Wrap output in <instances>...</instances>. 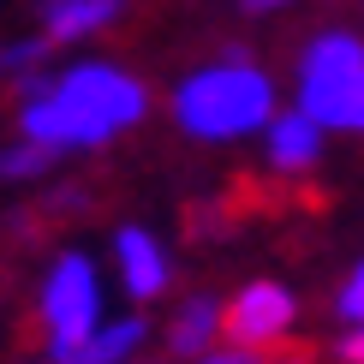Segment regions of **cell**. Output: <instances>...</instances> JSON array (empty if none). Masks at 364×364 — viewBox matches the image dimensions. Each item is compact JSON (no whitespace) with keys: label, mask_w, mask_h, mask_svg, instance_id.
I'll return each instance as SVG.
<instances>
[{"label":"cell","mask_w":364,"mask_h":364,"mask_svg":"<svg viewBox=\"0 0 364 364\" xmlns=\"http://www.w3.org/2000/svg\"><path fill=\"white\" fill-rule=\"evenodd\" d=\"M251 12H275V6H287V0H245Z\"/></svg>","instance_id":"obj_16"},{"label":"cell","mask_w":364,"mask_h":364,"mask_svg":"<svg viewBox=\"0 0 364 364\" xmlns=\"http://www.w3.org/2000/svg\"><path fill=\"white\" fill-rule=\"evenodd\" d=\"M197 364H257L245 346H227V353H209V358H197Z\"/></svg>","instance_id":"obj_15"},{"label":"cell","mask_w":364,"mask_h":364,"mask_svg":"<svg viewBox=\"0 0 364 364\" xmlns=\"http://www.w3.org/2000/svg\"><path fill=\"white\" fill-rule=\"evenodd\" d=\"M144 341H149L144 316H114V323H102L96 335L78 346V358H72V364H132Z\"/></svg>","instance_id":"obj_10"},{"label":"cell","mask_w":364,"mask_h":364,"mask_svg":"<svg viewBox=\"0 0 364 364\" xmlns=\"http://www.w3.org/2000/svg\"><path fill=\"white\" fill-rule=\"evenodd\" d=\"M335 316L346 328H364V257H358V269L341 281V293H335Z\"/></svg>","instance_id":"obj_12"},{"label":"cell","mask_w":364,"mask_h":364,"mask_svg":"<svg viewBox=\"0 0 364 364\" xmlns=\"http://www.w3.org/2000/svg\"><path fill=\"white\" fill-rule=\"evenodd\" d=\"M335 353H341V364H364V328H346Z\"/></svg>","instance_id":"obj_14"},{"label":"cell","mask_w":364,"mask_h":364,"mask_svg":"<svg viewBox=\"0 0 364 364\" xmlns=\"http://www.w3.org/2000/svg\"><path fill=\"white\" fill-rule=\"evenodd\" d=\"M114 263H119V281H126V293L138 299V305L161 299L168 281H173V263H168V251H161V239L149 233V227H138V221L114 233Z\"/></svg>","instance_id":"obj_6"},{"label":"cell","mask_w":364,"mask_h":364,"mask_svg":"<svg viewBox=\"0 0 364 364\" xmlns=\"http://www.w3.org/2000/svg\"><path fill=\"white\" fill-rule=\"evenodd\" d=\"M275 364H311V358H275Z\"/></svg>","instance_id":"obj_17"},{"label":"cell","mask_w":364,"mask_h":364,"mask_svg":"<svg viewBox=\"0 0 364 364\" xmlns=\"http://www.w3.org/2000/svg\"><path fill=\"white\" fill-rule=\"evenodd\" d=\"M215 335H227V305H215V299H186L168 328V346L173 358H209V346H215Z\"/></svg>","instance_id":"obj_9"},{"label":"cell","mask_w":364,"mask_h":364,"mask_svg":"<svg viewBox=\"0 0 364 364\" xmlns=\"http://www.w3.org/2000/svg\"><path fill=\"white\" fill-rule=\"evenodd\" d=\"M119 12H126V0H48L42 6V36L48 42H78V36L108 30Z\"/></svg>","instance_id":"obj_8"},{"label":"cell","mask_w":364,"mask_h":364,"mask_svg":"<svg viewBox=\"0 0 364 364\" xmlns=\"http://www.w3.org/2000/svg\"><path fill=\"white\" fill-rule=\"evenodd\" d=\"M54 168V149H42V144H12V149H0V179H36V173H48Z\"/></svg>","instance_id":"obj_11"},{"label":"cell","mask_w":364,"mask_h":364,"mask_svg":"<svg viewBox=\"0 0 364 364\" xmlns=\"http://www.w3.org/2000/svg\"><path fill=\"white\" fill-rule=\"evenodd\" d=\"M48 54V36H24V42H6V48H0V72H36V60Z\"/></svg>","instance_id":"obj_13"},{"label":"cell","mask_w":364,"mask_h":364,"mask_svg":"<svg viewBox=\"0 0 364 364\" xmlns=\"http://www.w3.org/2000/svg\"><path fill=\"white\" fill-rule=\"evenodd\" d=\"M299 108L323 132H364V42L323 30L299 54Z\"/></svg>","instance_id":"obj_3"},{"label":"cell","mask_w":364,"mask_h":364,"mask_svg":"<svg viewBox=\"0 0 364 364\" xmlns=\"http://www.w3.org/2000/svg\"><path fill=\"white\" fill-rule=\"evenodd\" d=\"M293 316H299V299L287 293L281 281H251V287H239V293L227 299V341L257 353V346L281 341L287 328H293Z\"/></svg>","instance_id":"obj_5"},{"label":"cell","mask_w":364,"mask_h":364,"mask_svg":"<svg viewBox=\"0 0 364 364\" xmlns=\"http://www.w3.org/2000/svg\"><path fill=\"white\" fill-rule=\"evenodd\" d=\"M149 108L144 78H132L114 60H78L66 72H24L18 78V132L30 144L54 149H96L132 132Z\"/></svg>","instance_id":"obj_1"},{"label":"cell","mask_w":364,"mask_h":364,"mask_svg":"<svg viewBox=\"0 0 364 364\" xmlns=\"http://www.w3.org/2000/svg\"><path fill=\"white\" fill-rule=\"evenodd\" d=\"M102 328V281L84 251H60L48 281H42V335H48V364H72L78 346Z\"/></svg>","instance_id":"obj_4"},{"label":"cell","mask_w":364,"mask_h":364,"mask_svg":"<svg viewBox=\"0 0 364 364\" xmlns=\"http://www.w3.org/2000/svg\"><path fill=\"white\" fill-rule=\"evenodd\" d=\"M263 138H269V161H275L281 173H305V168H316V156H323V126H316L305 108L275 114Z\"/></svg>","instance_id":"obj_7"},{"label":"cell","mask_w":364,"mask_h":364,"mask_svg":"<svg viewBox=\"0 0 364 364\" xmlns=\"http://www.w3.org/2000/svg\"><path fill=\"white\" fill-rule=\"evenodd\" d=\"M173 126L197 144H239L251 132H269L275 119V78L251 60H215L173 84L168 96Z\"/></svg>","instance_id":"obj_2"}]
</instances>
